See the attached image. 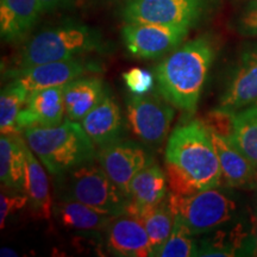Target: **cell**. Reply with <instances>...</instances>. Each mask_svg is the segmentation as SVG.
I'll return each instance as SVG.
<instances>
[{
	"label": "cell",
	"mask_w": 257,
	"mask_h": 257,
	"mask_svg": "<svg viewBox=\"0 0 257 257\" xmlns=\"http://www.w3.org/2000/svg\"><path fill=\"white\" fill-rule=\"evenodd\" d=\"M226 137L257 169V102L232 112L231 131Z\"/></svg>",
	"instance_id": "obj_23"
},
{
	"label": "cell",
	"mask_w": 257,
	"mask_h": 257,
	"mask_svg": "<svg viewBox=\"0 0 257 257\" xmlns=\"http://www.w3.org/2000/svg\"><path fill=\"white\" fill-rule=\"evenodd\" d=\"M168 202L174 214H179L193 236L211 232L232 219L237 204L230 195L217 187L193 195L170 194Z\"/></svg>",
	"instance_id": "obj_6"
},
{
	"label": "cell",
	"mask_w": 257,
	"mask_h": 257,
	"mask_svg": "<svg viewBox=\"0 0 257 257\" xmlns=\"http://www.w3.org/2000/svg\"><path fill=\"white\" fill-rule=\"evenodd\" d=\"M166 163L178 168L199 191L218 187L221 169L207 125L189 120L178 125L168 138Z\"/></svg>",
	"instance_id": "obj_2"
},
{
	"label": "cell",
	"mask_w": 257,
	"mask_h": 257,
	"mask_svg": "<svg viewBox=\"0 0 257 257\" xmlns=\"http://www.w3.org/2000/svg\"><path fill=\"white\" fill-rule=\"evenodd\" d=\"M96 157L108 178L127 197L133 179L153 163V157L146 148L130 140H119L102 147Z\"/></svg>",
	"instance_id": "obj_11"
},
{
	"label": "cell",
	"mask_w": 257,
	"mask_h": 257,
	"mask_svg": "<svg viewBox=\"0 0 257 257\" xmlns=\"http://www.w3.org/2000/svg\"><path fill=\"white\" fill-rule=\"evenodd\" d=\"M167 175L160 166L152 163L141 170L130 184V201L141 206L157 205L166 199Z\"/></svg>",
	"instance_id": "obj_24"
},
{
	"label": "cell",
	"mask_w": 257,
	"mask_h": 257,
	"mask_svg": "<svg viewBox=\"0 0 257 257\" xmlns=\"http://www.w3.org/2000/svg\"><path fill=\"white\" fill-rule=\"evenodd\" d=\"M27 204L28 197L25 194L15 195V197L2 194V197H0V227L4 229L5 221L10 214L23 208Z\"/></svg>",
	"instance_id": "obj_29"
},
{
	"label": "cell",
	"mask_w": 257,
	"mask_h": 257,
	"mask_svg": "<svg viewBox=\"0 0 257 257\" xmlns=\"http://www.w3.org/2000/svg\"><path fill=\"white\" fill-rule=\"evenodd\" d=\"M64 108L63 86L37 89L29 93L24 107L17 117L19 130L30 127H49L62 123Z\"/></svg>",
	"instance_id": "obj_14"
},
{
	"label": "cell",
	"mask_w": 257,
	"mask_h": 257,
	"mask_svg": "<svg viewBox=\"0 0 257 257\" xmlns=\"http://www.w3.org/2000/svg\"><path fill=\"white\" fill-rule=\"evenodd\" d=\"M24 153L27 159L25 195L28 197V204L34 214L43 219H49L53 214V200L50 197L48 176L38 157L27 142L24 143Z\"/></svg>",
	"instance_id": "obj_19"
},
{
	"label": "cell",
	"mask_w": 257,
	"mask_h": 257,
	"mask_svg": "<svg viewBox=\"0 0 257 257\" xmlns=\"http://www.w3.org/2000/svg\"><path fill=\"white\" fill-rule=\"evenodd\" d=\"M125 85L128 91L133 94L143 95L152 91L155 75L146 69L142 68H131L121 75Z\"/></svg>",
	"instance_id": "obj_27"
},
{
	"label": "cell",
	"mask_w": 257,
	"mask_h": 257,
	"mask_svg": "<svg viewBox=\"0 0 257 257\" xmlns=\"http://www.w3.org/2000/svg\"><path fill=\"white\" fill-rule=\"evenodd\" d=\"M57 200H74L110 217L126 212L130 198L95 160L55 176Z\"/></svg>",
	"instance_id": "obj_4"
},
{
	"label": "cell",
	"mask_w": 257,
	"mask_h": 257,
	"mask_svg": "<svg viewBox=\"0 0 257 257\" xmlns=\"http://www.w3.org/2000/svg\"><path fill=\"white\" fill-rule=\"evenodd\" d=\"M257 102V46L244 49L234 63L216 110L236 112Z\"/></svg>",
	"instance_id": "obj_12"
},
{
	"label": "cell",
	"mask_w": 257,
	"mask_h": 257,
	"mask_svg": "<svg viewBox=\"0 0 257 257\" xmlns=\"http://www.w3.org/2000/svg\"><path fill=\"white\" fill-rule=\"evenodd\" d=\"M38 2H40L42 14H46V12L54 11V10L69 4L73 0H38Z\"/></svg>",
	"instance_id": "obj_30"
},
{
	"label": "cell",
	"mask_w": 257,
	"mask_h": 257,
	"mask_svg": "<svg viewBox=\"0 0 257 257\" xmlns=\"http://www.w3.org/2000/svg\"><path fill=\"white\" fill-rule=\"evenodd\" d=\"M25 142L49 174L57 176L95 160V144L82 125L67 119L56 126L24 130Z\"/></svg>",
	"instance_id": "obj_3"
},
{
	"label": "cell",
	"mask_w": 257,
	"mask_h": 257,
	"mask_svg": "<svg viewBox=\"0 0 257 257\" xmlns=\"http://www.w3.org/2000/svg\"><path fill=\"white\" fill-rule=\"evenodd\" d=\"M53 214L63 226L85 232L105 231L114 218L74 200H57L53 205Z\"/></svg>",
	"instance_id": "obj_22"
},
{
	"label": "cell",
	"mask_w": 257,
	"mask_h": 257,
	"mask_svg": "<svg viewBox=\"0 0 257 257\" xmlns=\"http://www.w3.org/2000/svg\"><path fill=\"white\" fill-rule=\"evenodd\" d=\"M234 29L245 37H257V0H251L234 21Z\"/></svg>",
	"instance_id": "obj_28"
},
{
	"label": "cell",
	"mask_w": 257,
	"mask_h": 257,
	"mask_svg": "<svg viewBox=\"0 0 257 257\" xmlns=\"http://www.w3.org/2000/svg\"><path fill=\"white\" fill-rule=\"evenodd\" d=\"M107 89L98 76H81L63 86L64 108L68 120L82 118L101 100Z\"/></svg>",
	"instance_id": "obj_18"
},
{
	"label": "cell",
	"mask_w": 257,
	"mask_h": 257,
	"mask_svg": "<svg viewBox=\"0 0 257 257\" xmlns=\"http://www.w3.org/2000/svg\"><path fill=\"white\" fill-rule=\"evenodd\" d=\"M24 140L19 135H2L0 138V180L11 191L25 194L27 159Z\"/></svg>",
	"instance_id": "obj_20"
},
{
	"label": "cell",
	"mask_w": 257,
	"mask_h": 257,
	"mask_svg": "<svg viewBox=\"0 0 257 257\" xmlns=\"http://www.w3.org/2000/svg\"><path fill=\"white\" fill-rule=\"evenodd\" d=\"M81 125L96 147H105L123 138L125 121L121 110L108 89L85 117Z\"/></svg>",
	"instance_id": "obj_15"
},
{
	"label": "cell",
	"mask_w": 257,
	"mask_h": 257,
	"mask_svg": "<svg viewBox=\"0 0 257 257\" xmlns=\"http://www.w3.org/2000/svg\"><path fill=\"white\" fill-rule=\"evenodd\" d=\"M214 0H127L123 9L126 23L181 25L191 29L210 11Z\"/></svg>",
	"instance_id": "obj_7"
},
{
	"label": "cell",
	"mask_w": 257,
	"mask_h": 257,
	"mask_svg": "<svg viewBox=\"0 0 257 257\" xmlns=\"http://www.w3.org/2000/svg\"><path fill=\"white\" fill-rule=\"evenodd\" d=\"M101 66L96 61L80 57L48 62L22 69L10 70L12 80L21 82L29 92L37 89L60 87L73 80L86 76L87 74L100 73Z\"/></svg>",
	"instance_id": "obj_10"
},
{
	"label": "cell",
	"mask_w": 257,
	"mask_h": 257,
	"mask_svg": "<svg viewBox=\"0 0 257 257\" xmlns=\"http://www.w3.org/2000/svg\"><path fill=\"white\" fill-rule=\"evenodd\" d=\"M101 47V35L98 30L85 24L64 23L32 37L18 54L15 69L80 57Z\"/></svg>",
	"instance_id": "obj_5"
},
{
	"label": "cell",
	"mask_w": 257,
	"mask_h": 257,
	"mask_svg": "<svg viewBox=\"0 0 257 257\" xmlns=\"http://www.w3.org/2000/svg\"><path fill=\"white\" fill-rule=\"evenodd\" d=\"M42 14L38 0H0V35L8 43L24 40Z\"/></svg>",
	"instance_id": "obj_17"
},
{
	"label": "cell",
	"mask_w": 257,
	"mask_h": 257,
	"mask_svg": "<svg viewBox=\"0 0 257 257\" xmlns=\"http://www.w3.org/2000/svg\"><path fill=\"white\" fill-rule=\"evenodd\" d=\"M255 255H257V236H256V253Z\"/></svg>",
	"instance_id": "obj_31"
},
{
	"label": "cell",
	"mask_w": 257,
	"mask_h": 257,
	"mask_svg": "<svg viewBox=\"0 0 257 257\" xmlns=\"http://www.w3.org/2000/svg\"><path fill=\"white\" fill-rule=\"evenodd\" d=\"M174 106L160 94L136 95L126 98V120L130 130L148 146H159L166 140L174 119Z\"/></svg>",
	"instance_id": "obj_8"
},
{
	"label": "cell",
	"mask_w": 257,
	"mask_h": 257,
	"mask_svg": "<svg viewBox=\"0 0 257 257\" xmlns=\"http://www.w3.org/2000/svg\"><path fill=\"white\" fill-rule=\"evenodd\" d=\"M174 226L172 233L152 256L159 257H189L198 256V243L185 221L179 214H174Z\"/></svg>",
	"instance_id": "obj_26"
},
{
	"label": "cell",
	"mask_w": 257,
	"mask_h": 257,
	"mask_svg": "<svg viewBox=\"0 0 257 257\" xmlns=\"http://www.w3.org/2000/svg\"><path fill=\"white\" fill-rule=\"evenodd\" d=\"M189 28L155 23H126L121 36L128 53L138 59H157L176 49Z\"/></svg>",
	"instance_id": "obj_9"
},
{
	"label": "cell",
	"mask_w": 257,
	"mask_h": 257,
	"mask_svg": "<svg viewBox=\"0 0 257 257\" xmlns=\"http://www.w3.org/2000/svg\"><path fill=\"white\" fill-rule=\"evenodd\" d=\"M27 88L18 82L17 80H12L8 83L2 91L0 95V128L2 135H19L17 125V117L29 96Z\"/></svg>",
	"instance_id": "obj_25"
},
{
	"label": "cell",
	"mask_w": 257,
	"mask_h": 257,
	"mask_svg": "<svg viewBox=\"0 0 257 257\" xmlns=\"http://www.w3.org/2000/svg\"><path fill=\"white\" fill-rule=\"evenodd\" d=\"M212 142L216 149L221 169V179L230 187H246L256 178L257 169L225 135L211 130Z\"/></svg>",
	"instance_id": "obj_16"
},
{
	"label": "cell",
	"mask_w": 257,
	"mask_h": 257,
	"mask_svg": "<svg viewBox=\"0 0 257 257\" xmlns=\"http://www.w3.org/2000/svg\"><path fill=\"white\" fill-rule=\"evenodd\" d=\"M214 57L216 48L208 36L187 42L155 68L157 91L175 108L194 113Z\"/></svg>",
	"instance_id": "obj_1"
},
{
	"label": "cell",
	"mask_w": 257,
	"mask_h": 257,
	"mask_svg": "<svg viewBox=\"0 0 257 257\" xmlns=\"http://www.w3.org/2000/svg\"><path fill=\"white\" fill-rule=\"evenodd\" d=\"M138 220L142 221L149 236L152 245V255L156 249H159L168 239L174 226V212L170 208L168 199L162 202L150 206H141L128 201L126 212Z\"/></svg>",
	"instance_id": "obj_21"
},
{
	"label": "cell",
	"mask_w": 257,
	"mask_h": 257,
	"mask_svg": "<svg viewBox=\"0 0 257 257\" xmlns=\"http://www.w3.org/2000/svg\"><path fill=\"white\" fill-rule=\"evenodd\" d=\"M105 243L111 255L121 257L152 256L149 236L137 218L127 213L112 218L105 229Z\"/></svg>",
	"instance_id": "obj_13"
}]
</instances>
